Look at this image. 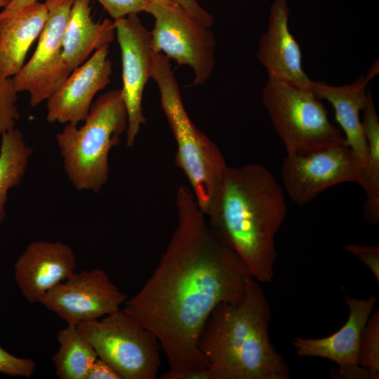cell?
<instances>
[{"instance_id":"obj_11","label":"cell","mask_w":379,"mask_h":379,"mask_svg":"<svg viewBox=\"0 0 379 379\" xmlns=\"http://www.w3.org/2000/svg\"><path fill=\"white\" fill-rule=\"evenodd\" d=\"M127 299L104 270L93 269L73 273L48 291L40 303L77 326L119 310Z\"/></svg>"},{"instance_id":"obj_29","label":"cell","mask_w":379,"mask_h":379,"mask_svg":"<svg viewBox=\"0 0 379 379\" xmlns=\"http://www.w3.org/2000/svg\"><path fill=\"white\" fill-rule=\"evenodd\" d=\"M86 379H121V378L108 363L98 357L90 367Z\"/></svg>"},{"instance_id":"obj_10","label":"cell","mask_w":379,"mask_h":379,"mask_svg":"<svg viewBox=\"0 0 379 379\" xmlns=\"http://www.w3.org/2000/svg\"><path fill=\"white\" fill-rule=\"evenodd\" d=\"M74 0H46L48 17L37 47L12 80L18 93L27 91L32 107L47 100L70 73L62 58L63 39Z\"/></svg>"},{"instance_id":"obj_12","label":"cell","mask_w":379,"mask_h":379,"mask_svg":"<svg viewBox=\"0 0 379 379\" xmlns=\"http://www.w3.org/2000/svg\"><path fill=\"white\" fill-rule=\"evenodd\" d=\"M121 55L123 87L128 113L126 145L133 147L140 127L146 123L142 101L146 84L152 77L150 32L138 14H130L114 22Z\"/></svg>"},{"instance_id":"obj_22","label":"cell","mask_w":379,"mask_h":379,"mask_svg":"<svg viewBox=\"0 0 379 379\" xmlns=\"http://www.w3.org/2000/svg\"><path fill=\"white\" fill-rule=\"evenodd\" d=\"M361 111V126L368 152V191L366 201L379 204V121L369 91Z\"/></svg>"},{"instance_id":"obj_6","label":"cell","mask_w":379,"mask_h":379,"mask_svg":"<svg viewBox=\"0 0 379 379\" xmlns=\"http://www.w3.org/2000/svg\"><path fill=\"white\" fill-rule=\"evenodd\" d=\"M262 100L287 154H306L345 140L312 88L268 76Z\"/></svg>"},{"instance_id":"obj_33","label":"cell","mask_w":379,"mask_h":379,"mask_svg":"<svg viewBox=\"0 0 379 379\" xmlns=\"http://www.w3.org/2000/svg\"><path fill=\"white\" fill-rule=\"evenodd\" d=\"M149 1H160L164 2H173L171 0H148Z\"/></svg>"},{"instance_id":"obj_15","label":"cell","mask_w":379,"mask_h":379,"mask_svg":"<svg viewBox=\"0 0 379 379\" xmlns=\"http://www.w3.org/2000/svg\"><path fill=\"white\" fill-rule=\"evenodd\" d=\"M76 256L61 241L29 243L14 264V278L23 297L40 303L46 293L74 273Z\"/></svg>"},{"instance_id":"obj_8","label":"cell","mask_w":379,"mask_h":379,"mask_svg":"<svg viewBox=\"0 0 379 379\" xmlns=\"http://www.w3.org/2000/svg\"><path fill=\"white\" fill-rule=\"evenodd\" d=\"M145 12L154 19L150 32L152 51L190 67L194 75L192 85L204 84L215 63L213 33L173 2L150 1Z\"/></svg>"},{"instance_id":"obj_17","label":"cell","mask_w":379,"mask_h":379,"mask_svg":"<svg viewBox=\"0 0 379 379\" xmlns=\"http://www.w3.org/2000/svg\"><path fill=\"white\" fill-rule=\"evenodd\" d=\"M371 80L367 75H360L351 84L337 86L313 81L312 88L319 99H325L332 105L335 119L363 175L366 193L368 191V152L359 112L365 105L368 92L367 86Z\"/></svg>"},{"instance_id":"obj_23","label":"cell","mask_w":379,"mask_h":379,"mask_svg":"<svg viewBox=\"0 0 379 379\" xmlns=\"http://www.w3.org/2000/svg\"><path fill=\"white\" fill-rule=\"evenodd\" d=\"M360 366L368 371L375 379L379 378V311L371 313L359 340Z\"/></svg>"},{"instance_id":"obj_27","label":"cell","mask_w":379,"mask_h":379,"mask_svg":"<svg viewBox=\"0 0 379 379\" xmlns=\"http://www.w3.org/2000/svg\"><path fill=\"white\" fill-rule=\"evenodd\" d=\"M344 250L357 257L370 270L377 282H379V246L361 245L355 243L343 246Z\"/></svg>"},{"instance_id":"obj_19","label":"cell","mask_w":379,"mask_h":379,"mask_svg":"<svg viewBox=\"0 0 379 379\" xmlns=\"http://www.w3.org/2000/svg\"><path fill=\"white\" fill-rule=\"evenodd\" d=\"M91 13L90 0L74 1L62 46V58L69 73L93 51L109 45L116 38L114 22L108 19L95 22Z\"/></svg>"},{"instance_id":"obj_28","label":"cell","mask_w":379,"mask_h":379,"mask_svg":"<svg viewBox=\"0 0 379 379\" xmlns=\"http://www.w3.org/2000/svg\"><path fill=\"white\" fill-rule=\"evenodd\" d=\"M174 4L183 8L201 26L210 28L214 21L213 16L203 8L197 0H171Z\"/></svg>"},{"instance_id":"obj_14","label":"cell","mask_w":379,"mask_h":379,"mask_svg":"<svg viewBox=\"0 0 379 379\" xmlns=\"http://www.w3.org/2000/svg\"><path fill=\"white\" fill-rule=\"evenodd\" d=\"M108 53L109 45L96 50L47 100L48 122L77 126L84 121L94 96L111 81L112 63Z\"/></svg>"},{"instance_id":"obj_7","label":"cell","mask_w":379,"mask_h":379,"mask_svg":"<svg viewBox=\"0 0 379 379\" xmlns=\"http://www.w3.org/2000/svg\"><path fill=\"white\" fill-rule=\"evenodd\" d=\"M98 357L108 363L121 379H156L160 366L157 338L121 309L77 326Z\"/></svg>"},{"instance_id":"obj_30","label":"cell","mask_w":379,"mask_h":379,"mask_svg":"<svg viewBox=\"0 0 379 379\" xmlns=\"http://www.w3.org/2000/svg\"><path fill=\"white\" fill-rule=\"evenodd\" d=\"M39 0H11L0 13V18L14 15L25 7L38 1Z\"/></svg>"},{"instance_id":"obj_34","label":"cell","mask_w":379,"mask_h":379,"mask_svg":"<svg viewBox=\"0 0 379 379\" xmlns=\"http://www.w3.org/2000/svg\"><path fill=\"white\" fill-rule=\"evenodd\" d=\"M11 1V0H6V4L8 5V4L10 3ZM7 5H6V6H7Z\"/></svg>"},{"instance_id":"obj_9","label":"cell","mask_w":379,"mask_h":379,"mask_svg":"<svg viewBox=\"0 0 379 379\" xmlns=\"http://www.w3.org/2000/svg\"><path fill=\"white\" fill-rule=\"evenodd\" d=\"M284 187L295 204H306L328 188L354 182H365L346 140L306 154H287L281 166Z\"/></svg>"},{"instance_id":"obj_3","label":"cell","mask_w":379,"mask_h":379,"mask_svg":"<svg viewBox=\"0 0 379 379\" xmlns=\"http://www.w3.org/2000/svg\"><path fill=\"white\" fill-rule=\"evenodd\" d=\"M271 309L260 282L247 279L244 298L211 312L198 347L210 379H289L290 368L269 335Z\"/></svg>"},{"instance_id":"obj_26","label":"cell","mask_w":379,"mask_h":379,"mask_svg":"<svg viewBox=\"0 0 379 379\" xmlns=\"http://www.w3.org/2000/svg\"><path fill=\"white\" fill-rule=\"evenodd\" d=\"M117 20L130 14L145 12L150 2L148 0H97Z\"/></svg>"},{"instance_id":"obj_2","label":"cell","mask_w":379,"mask_h":379,"mask_svg":"<svg viewBox=\"0 0 379 379\" xmlns=\"http://www.w3.org/2000/svg\"><path fill=\"white\" fill-rule=\"evenodd\" d=\"M284 191L265 166H227L206 216L213 233L241 259L260 283L272 281L275 236L286 215Z\"/></svg>"},{"instance_id":"obj_32","label":"cell","mask_w":379,"mask_h":379,"mask_svg":"<svg viewBox=\"0 0 379 379\" xmlns=\"http://www.w3.org/2000/svg\"><path fill=\"white\" fill-rule=\"evenodd\" d=\"M6 0H0V7H6Z\"/></svg>"},{"instance_id":"obj_21","label":"cell","mask_w":379,"mask_h":379,"mask_svg":"<svg viewBox=\"0 0 379 379\" xmlns=\"http://www.w3.org/2000/svg\"><path fill=\"white\" fill-rule=\"evenodd\" d=\"M33 153L22 132L15 128L1 135L0 143V225L6 217L11 189L19 185Z\"/></svg>"},{"instance_id":"obj_16","label":"cell","mask_w":379,"mask_h":379,"mask_svg":"<svg viewBox=\"0 0 379 379\" xmlns=\"http://www.w3.org/2000/svg\"><path fill=\"white\" fill-rule=\"evenodd\" d=\"M287 0H274L268 17L267 29L259 40L257 59L268 76L286 80L298 86L312 88V82L302 66L299 44L288 26Z\"/></svg>"},{"instance_id":"obj_4","label":"cell","mask_w":379,"mask_h":379,"mask_svg":"<svg viewBox=\"0 0 379 379\" xmlns=\"http://www.w3.org/2000/svg\"><path fill=\"white\" fill-rule=\"evenodd\" d=\"M128 127L121 88L100 95L82 126L66 124L55 135L65 173L79 191L98 193L109 179V154Z\"/></svg>"},{"instance_id":"obj_13","label":"cell","mask_w":379,"mask_h":379,"mask_svg":"<svg viewBox=\"0 0 379 379\" xmlns=\"http://www.w3.org/2000/svg\"><path fill=\"white\" fill-rule=\"evenodd\" d=\"M377 296L358 299L345 295L349 316L345 324L333 334L321 338L295 337L291 344L299 357H315L330 359L339 366L338 375L347 379H375L359 361L361 331L370 317Z\"/></svg>"},{"instance_id":"obj_25","label":"cell","mask_w":379,"mask_h":379,"mask_svg":"<svg viewBox=\"0 0 379 379\" xmlns=\"http://www.w3.org/2000/svg\"><path fill=\"white\" fill-rule=\"evenodd\" d=\"M35 369L36 363L33 359L14 356L0 345V373L29 378Z\"/></svg>"},{"instance_id":"obj_18","label":"cell","mask_w":379,"mask_h":379,"mask_svg":"<svg viewBox=\"0 0 379 379\" xmlns=\"http://www.w3.org/2000/svg\"><path fill=\"white\" fill-rule=\"evenodd\" d=\"M48 17L46 4L34 2L13 15L0 18V72L13 77L25 64L27 53L40 36Z\"/></svg>"},{"instance_id":"obj_20","label":"cell","mask_w":379,"mask_h":379,"mask_svg":"<svg viewBox=\"0 0 379 379\" xmlns=\"http://www.w3.org/2000/svg\"><path fill=\"white\" fill-rule=\"evenodd\" d=\"M60 347L52 361L60 379H86L98 357L88 340L75 326L68 325L57 334Z\"/></svg>"},{"instance_id":"obj_31","label":"cell","mask_w":379,"mask_h":379,"mask_svg":"<svg viewBox=\"0 0 379 379\" xmlns=\"http://www.w3.org/2000/svg\"><path fill=\"white\" fill-rule=\"evenodd\" d=\"M378 73V62L375 61L370 67L366 75L371 79Z\"/></svg>"},{"instance_id":"obj_24","label":"cell","mask_w":379,"mask_h":379,"mask_svg":"<svg viewBox=\"0 0 379 379\" xmlns=\"http://www.w3.org/2000/svg\"><path fill=\"white\" fill-rule=\"evenodd\" d=\"M17 93L12 78L0 72V135L15 128L19 120Z\"/></svg>"},{"instance_id":"obj_5","label":"cell","mask_w":379,"mask_h":379,"mask_svg":"<svg viewBox=\"0 0 379 379\" xmlns=\"http://www.w3.org/2000/svg\"><path fill=\"white\" fill-rule=\"evenodd\" d=\"M152 77L161 106L177 145L175 162L186 176L197 205L205 215L228 166L218 145L192 122L184 106L170 59L152 51Z\"/></svg>"},{"instance_id":"obj_1","label":"cell","mask_w":379,"mask_h":379,"mask_svg":"<svg viewBox=\"0 0 379 379\" xmlns=\"http://www.w3.org/2000/svg\"><path fill=\"white\" fill-rule=\"evenodd\" d=\"M177 225L157 267L121 309L159 341L169 364L161 379H209L198 347L220 303H236L252 277L241 259L210 229L193 192L180 185Z\"/></svg>"}]
</instances>
